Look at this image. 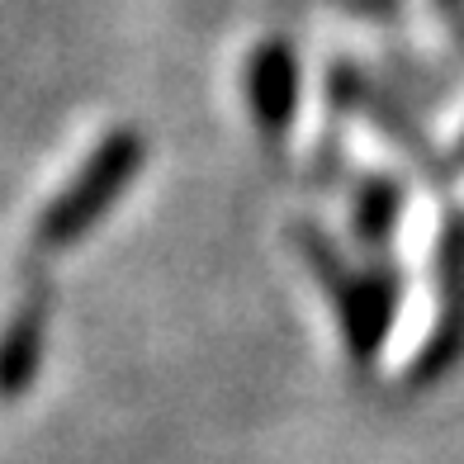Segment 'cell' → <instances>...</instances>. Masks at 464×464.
<instances>
[{
	"mask_svg": "<svg viewBox=\"0 0 464 464\" xmlns=\"http://www.w3.org/2000/svg\"><path fill=\"white\" fill-rule=\"evenodd\" d=\"M138 166H142V138L133 129H119V133L104 138L95 147V157L76 171V180L44 208V218L34 227L38 251H62L76 237H86V232L110 214V204L133 185Z\"/></svg>",
	"mask_w": 464,
	"mask_h": 464,
	"instance_id": "cell-1",
	"label": "cell"
},
{
	"mask_svg": "<svg viewBox=\"0 0 464 464\" xmlns=\"http://www.w3.org/2000/svg\"><path fill=\"white\" fill-rule=\"evenodd\" d=\"M398 185H370L361 195V232L370 242H384L393 232V218H398Z\"/></svg>",
	"mask_w": 464,
	"mask_h": 464,
	"instance_id": "cell-5",
	"label": "cell"
},
{
	"mask_svg": "<svg viewBox=\"0 0 464 464\" xmlns=\"http://www.w3.org/2000/svg\"><path fill=\"white\" fill-rule=\"evenodd\" d=\"M48 313H53V299L38 285L14 308L5 332H0V398H19L34 384L38 361H44V342H48Z\"/></svg>",
	"mask_w": 464,
	"mask_h": 464,
	"instance_id": "cell-2",
	"label": "cell"
},
{
	"mask_svg": "<svg viewBox=\"0 0 464 464\" xmlns=\"http://www.w3.org/2000/svg\"><path fill=\"white\" fill-rule=\"evenodd\" d=\"M336 299H342V318H346V342L355 346V355H370L393 318V280L361 276L336 289Z\"/></svg>",
	"mask_w": 464,
	"mask_h": 464,
	"instance_id": "cell-4",
	"label": "cell"
},
{
	"mask_svg": "<svg viewBox=\"0 0 464 464\" xmlns=\"http://www.w3.org/2000/svg\"><path fill=\"white\" fill-rule=\"evenodd\" d=\"M246 86H251L256 123L266 133H280L289 123V114H294V95H299V67H294L289 44H266L256 57H251Z\"/></svg>",
	"mask_w": 464,
	"mask_h": 464,
	"instance_id": "cell-3",
	"label": "cell"
}]
</instances>
